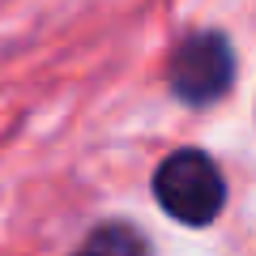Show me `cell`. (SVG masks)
I'll return each mask as SVG.
<instances>
[{
    "mask_svg": "<svg viewBox=\"0 0 256 256\" xmlns=\"http://www.w3.org/2000/svg\"><path fill=\"white\" fill-rule=\"evenodd\" d=\"M154 196L175 222L205 226V222H214L222 214L226 184H222V171L210 162V154H201V150H175L154 175Z\"/></svg>",
    "mask_w": 256,
    "mask_h": 256,
    "instance_id": "1",
    "label": "cell"
},
{
    "mask_svg": "<svg viewBox=\"0 0 256 256\" xmlns=\"http://www.w3.org/2000/svg\"><path fill=\"white\" fill-rule=\"evenodd\" d=\"M230 82H235V56L222 34L205 30V34H192L175 47L171 90L184 102H214L218 94H226Z\"/></svg>",
    "mask_w": 256,
    "mask_h": 256,
    "instance_id": "2",
    "label": "cell"
},
{
    "mask_svg": "<svg viewBox=\"0 0 256 256\" xmlns=\"http://www.w3.org/2000/svg\"><path fill=\"white\" fill-rule=\"evenodd\" d=\"M86 256H146V244H141L137 230H128V226H102L90 239Z\"/></svg>",
    "mask_w": 256,
    "mask_h": 256,
    "instance_id": "3",
    "label": "cell"
}]
</instances>
